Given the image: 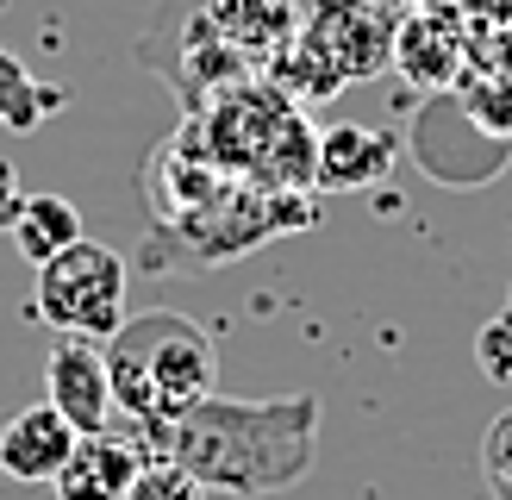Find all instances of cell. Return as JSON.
<instances>
[{"mask_svg":"<svg viewBox=\"0 0 512 500\" xmlns=\"http://www.w3.org/2000/svg\"><path fill=\"white\" fill-rule=\"evenodd\" d=\"M150 450L194 469L207 494L263 500L294 488L313 469L319 444V400L313 394H281V400H200L182 419L138 432Z\"/></svg>","mask_w":512,"mask_h":500,"instance_id":"6da1fadb","label":"cell"},{"mask_svg":"<svg viewBox=\"0 0 512 500\" xmlns=\"http://www.w3.org/2000/svg\"><path fill=\"white\" fill-rule=\"evenodd\" d=\"M113 407L150 432L219 394V350L188 313H138L107 338Z\"/></svg>","mask_w":512,"mask_h":500,"instance_id":"7a4b0ae2","label":"cell"},{"mask_svg":"<svg viewBox=\"0 0 512 500\" xmlns=\"http://www.w3.org/2000/svg\"><path fill=\"white\" fill-rule=\"evenodd\" d=\"M32 313L50 332H75V338H100L107 344L125 325V257L94 238H75L38 269V294Z\"/></svg>","mask_w":512,"mask_h":500,"instance_id":"3957f363","label":"cell"},{"mask_svg":"<svg viewBox=\"0 0 512 500\" xmlns=\"http://www.w3.org/2000/svg\"><path fill=\"white\" fill-rule=\"evenodd\" d=\"M300 38L319 44L344 69V82H369V75H381L394 63L400 13L388 0H313L300 13Z\"/></svg>","mask_w":512,"mask_h":500,"instance_id":"277c9868","label":"cell"},{"mask_svg":"<svg viewBox=\"0 0 512 500\" xmlns=\"http://www.w3.org/2000/svg\"><path fill=\"white\" fill-rule=\"evenodd\" d=\"M44 400L57 407L75 432H113V382H107V344L57 332L44 357Z\"/></svg>","mask_w":512,"mask_h":500,"instance_id":"5b68a950","label":"cell"},{"mask_svg":"<svg viewBox=\"0 0 512 500\" xmlns=\"http://www.w3.org/2000/svg\"><path fill=\"white\" fill-rule=\"evenodd\" d=\"M75 438L82 432H75L50 400H32V407H19L7 425H0V475H7V482H25V488L57 482V469L69 463Z\"/></svg>","mask_w":512,"mask_h":500,"instance_id":"8992f818","label":"cell"},{"mask_svg":"<svg viewBox=\"0 0 512 500\" xmlns=\"http://www.w3.org/2000/svg\"><path fill=\"white\" fill-rule=\"evenodd\" d=\"M394 163H400L394 132L363 125V119H344V125H331V132H319L313 188L319 194H356V188H375Z\"/></svg>","mask_w":512,"mask_h":500,"instance_id":"52a82bcc","label":"cell"},{"mask_svg":"<svg viewBox=\"0 0 512 500\" xmlns=\"http://www.w3.org/2000/svg\"><path fill=\"white\" fill-rule=\"evenodd\" d=\"M138 444L119 432H82L69 450V463L57 469V500H125L138 482Z\"/></svg>","mask_w":512,"mask_h":500,"instance_id":"ba28073f","label":"cell"},{"mask_svg":"<svg viewBox=\"0 0 512 500\" xmlns=\"http://www.w3.org/2000/svg\"><path fill=\"white\" fill-rule=\"evenodd\" d=\"M213 19V32L238 50L244 63H275L281 50L300 38V7L294 0H200Z\"/></svg>","mask_w":512,"mask_h":500,"instance_id":"9c48e42d","label":"cell"},{"mask_svg":"<svg viewBox=\"0 0 512 500\" xmlns=\"http://www.w3.org/2000/svg\"><path fill=\"white\" fill-rule=\"evenodd\" d=\"M394 63L413 75L419 88H450L463 75V44L438 13H413L400 19V38H394Z\"/></svg>","mask_w":512,"mask_h":500,"instance_id":"30bf717a","label":"cell"},{"mask_svg":"<svg viewBox=\"0 0 512 500\" xmlns=\"http://www.w3.org/2000/svg\"><path fill=\"white\" fill-rule=\"evenodd\" d=\"M13 250L32 269H44L57 250H69L75 238H88L82 232V213H75V200H63V194H25L19 200V213H13Z\"/></svg>","mask_w":512,"mask_h":500,"instance_id":"8fae6325","label":"cell"},{"mask_svg":"<svg viewBox=\"0 0 512 500\" xmlns=\"http://www.w3.org/2000/svg\"><path fill=\"white\" fill-rule=\"evenodd\" d=\"M269 82L288 94V100H300V107H319V100H331L338 88H350L344 69L331 63L319 44H306V38H294V44L269 63Z\"/></svg>","mask_w":512,"mask_h":500,"instance_id":"7c38bea8","label":"cell"},{"mask_svg":"<svg viewBox=\"0 0 512 500\" xmlns=\"http://www.w3.org/2000/svg\"><path fill=\"white\" fill-rule=\"evenodd\" d=\"M57 107H63V94L32 82V69H25L13 50H0V125H7V132H38Z\"/></svg>","mask_w":512,"mask_h":500,"instance_id":"4fadbf2b","label":"cell"},{"mask_svg":"<svg viewBox=\"0 0 512 500\" xmlns=\"http://www.w3.org/2000/svg\"><path fill=\"white\" fill-rule=\"evenodd\" d=\"M125 500H207V482L157 450V457L138 463V482H132V494H125Z\"/></svg>","mask_w":512,"mask_h":500,"instance_id":"5bb4252c","label":"cell"},{"mask_svg":"<svg viewBox=\"0 0 512 500\" xmlns=\"http://www.w3.org/2000/svg\"><path fill=\"white\" fill-rule=\"evenodd\" d=\"M475 369L488 375L494 388H512V313H494L475 332Z\"/></svg>","mask_w":512,"mask_h":500,"instance_id":"9a60e30c","label":"cell"},{"mask_svg":"<svg viewBox=\"0 0 512 500\" xmlns=\"http://www.w3.org/2000/svg\"><path fill=\"white\" fill-rule=\"evenodd\" d=\"M481 482H488L494 500H512V407L488 425V438H481Z\"/></svg>","mask_w":512,"mask_h":500,"instance_id":"2e32d148","label":"cell"},{"mask_svg":"<svg viewBox=\"0 0 512 500\" xmlns=\"http://www.w3.org/2000/svg\"><path fill=\"white\" fill-rule=\"evenodd\" d=\"M19 200H25V188H19V163H13V157H0V232L13 225Z\"/></svg>","mask_w":512,"mask_h":500,"instance_id":"e0dca14e","label":"cell"},{"mask_svg":"<svg viewBox=\"0 0 512 500\" xmlns=\"http://www.w3.org/2000/svg\"><path fill=\"white\" fill-rule=\"evenodd\" d=\"M506 313H512V282H506Z\"/></svg>","mask_w":512,"mask_h":500,"instance_id":"ac0fdd59","label":"cell"}]
</instances>
